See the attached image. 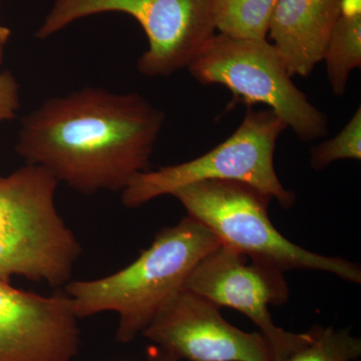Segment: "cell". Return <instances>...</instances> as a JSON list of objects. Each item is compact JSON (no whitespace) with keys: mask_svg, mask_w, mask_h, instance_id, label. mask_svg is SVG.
<instances>
[{"mask_svg":"<svg viewBox=\"0 0 361 361\" xmlns=\"http://www.w3.org/2000/svg\"><path fill=\"white\" fill-rule=\"evenodd\" d=\"M165 122V113L139 92L87 87L25 116L16 152L78 193H122L148 170Z\"/></svg>","mask_w":361,"mask_h":361,"instance_id":"cell-1","label":"cell"},{"mask_svg":"<svg viewBox=\"0 0 361 361\" xmlns=\"http://www.w3.org/2000/svg\"><path fill=\"white\" fill-rule=\"evenodd\" d=\"M221 245L211 230L188 215L157 233L152 245L132 264L99 279L70 281L65 291L78 318L104 311L118 313L116 339L128 343L184 289L202 259Z\"/></svg>","mask_w":361,"mask_h":361,"instance_id":"cell-2","label":"cell"},{"mask_svg":"<svg viewBox=\"0 0 361 361\" xmlns=\"http://www.w3.org/2000/svg\"><path fill=\"white\" fill-rule=\"evenodd\" d=\"M59 185L47 169L27 164L0 177V279L71 281L82 248L56 208Z\"/></svg>","mask_w":361,"mask_h":361,"instance_id":"cell-3","label":"cell"},{"mask_svg":"<svg viewBox=\"0 0 361 361\" xmlns=\"http://www.w3.org/2000/svg\"><path fill=\"white\" fill-rule=\"evenodd\" d=\"M188 215L206 226L223 245L251 260L288 271H323L345 281L361 283L360 266L338 257L306 250L285 238L268 215L272 199L236 180H203L172 194Z\"/></svg>","mask_w":361,"mask_h":361,"instance_id":"cell-4","label":"cell"},{"mask_svg":"<svg viewBox=\"0 0 361 361\" xmlns=\"http://www.w3.org/2000/svg\"><path fill=\"white\" fill-rule=\"evenodd\" d=\"M288 129L270 109L248 106L238 129L224 142L194 160L145 171L122 192L128 208L145 205L159 197L203 180H236L256 188L284 209L295 203V194L285 189L274 167L278 137Z\"/></svg>","mask_w":361,"mask_h":361,"instance_id":"cell-5","label":"cell"},{"mask_svg":"<svg viewBox=\"0 0 361 361\" xmlns=\"http://www.w3.org/2000/svg\"><path fill=\"white\" fill-rule=\"evenodd\" d=\"M188 71L202 85H220L248 106L265 104L304 142L329 135V118L292 80L279 51L267 39L214 35Z\"/></svg>","mask_w":361,"mask_h":361,"instance_id":"cell-6","label":"cell"},{"mask_svg":"<svg viewBox=\"0 0 361 361\" xmlns=\"http://www.w3.org/2000/svg\"><path fill=\"white\" fill-rule=\"evenodd\" d=\"M214 0H54L35 37L44 40L78 20L108 13L134 18L149 47L137 61L146 77H168L187 68L215 35Z\"/></svg>","mask_w":361,"mask_h":361,"instance_id":"cell-7","label":"cell"},{"mask_svg":"<svg viewBox=\"0 0 361 361\" xmlns=\"http://www.w3.org/2000/svg\"><path fill=\"white\" fill-rule=\"evenodd\" d=\"M221 245L202 259L184 289L198 294L218 307H230L246 315L269 342L277 361H283L314 339V329L295 334L277 326L270 306L286 303L289 289L283 271L252 260Z\"/></svg>","mask_w":361,"mask_h":361,"instance_id":"cell-8","label":"cell"},{"mask_svg":"<svg viewBox=\"0 0 361 361\" xmlns=\"http://www.w3.org/2000/svg\"><path fill=\"white\" fill-rule=\"evenodd\" d=\"M142 336L178 360L277 361L260 332L233 326L217 305L186 289L165 304Z\"/></svg>","mask_w":361,"mask_h":361,"instance_id":"cell-9","label":"cell"},{"mask_svg":"<svg viewBox=\"0 0 361 361\" xmlns=\"http://www.w3.org/2000/svg\"><path fill=\"white\" fill-rule=\"evenodd\" d=\"M78 319L65 290L39 295L0 279V361H73Z\"/></svg>","mask_w":361,"mask_h":361,"instance_id":"cell-10","label":"cell"},{"mask_svg":"<svg viewBox=\"0 0 361 361\" xmlns=\"http://www.w3.org/2000/svg\"><path fill=\"white\" fill-rule=\"evenodd\" d=\"M339 13V0H278L268 35L292 77H308L323 61Z\"/></svg>","mask_w":361,"mask_h":361,"instance_id":"cell-11","label":"cell"},{"mask_svg":"<svg viewBox=\"0 0 361 361\" xmlns=\"http://www.w3.org/2000/svg\"><path fill=\"white\" fill-rule=\"evenodd\" d=\"M327 78L334 96L343 97L351 73L361 66V14H339L325 51Z\"/></svg>","mask_w":361,"mask_h":361,"instance_id":"cell-12","label":"cell"},{"mask_svg":"<svg viewBox=\"0 0 361 361\" xmlns=\"http://www.w3.org/2000/svg\"><path fill=\"white\" fill-rule=\"evenodd\" d=\"M278 0H214L216 30L236 39H267Z\"/></svg>","mask_w":361,"mask_h":361,"instance_id":"cell-13","label":"cell"},{"mask_svg":"<svg viewBox=\"0 0 361 361\" xmlns=\"http://www.w3.org/2000/svg\"><path fill=\"white\" fill-rule=\"evenodd\" d=\"M361 355V339L348 329H314V339L283 361H355Z\"/></svg>","mask_w":361,"mask_h":361,"instance_id":"cell-14","label":"cell"},{"mask_svg":"<svg viewBox=\"0 0 361 361\" xmlns=\"http://www.w3.org/2000/svg\"><path fill=\"white\" fill-rule=\"evenodd\" d=\"M342 160H361L360 106L336 137L311 148L310 165L315 171H322Z\"/></svg>","mask_w":361,"mask_h":361,"instance_id":"cell-15","label":"cell"},{"mask_svg":"<svg viewBox=\"0 0 361 361\" xmlns=\"http://www.w3.org/2000/svg\"><path fill=\"white\" fill-rule=\"evenodd\" d=\"M20 106L18 80L9 71L0 73V125L16 118Z\"/></svg>","mask_w":361,"mask_h":361,"instance_id":"cell-16","label":"cell"},{"mask_svg":"<svg viewBox=\"0 0 361 361\" xmlns=\"http://www.w3.org/2000/svg\"><path fill=\"white\" fill-rule=\"evenodd\" d=\"M342 16H360L361 0H339Z\"/></svg>","mask_w":361,"mask_h":361,"instance_id":"cell-17","label":"cell"},{"mask_svg":"<svg viewBox=\"0 0 361 361\" xmlns=\"http://www.w3.org/2000/svg\"><path fill=\"white\" fill-rule=\"evenodd\" d=\"M11 28L0 23V68H1L2 63H4V51H6L7 42L11 39Z\"/></svg>","mask_w":361,"mask_h":361,"instance_id":"cell-18","label":"cell"},{"mask_svg":"<svg viewBox=\"0 0 361 361\" xmlns=\"http://www.w3.org/2000/svg\"><path fill=\"white\" fill-rule=\"evenodd\" d=\"M148 361H180L177 358L173 357L161 349L154 346L149 349L148 353Z\"/></svg>","mask_w":361,"mask_h":361,"instance_id":"cell-19","label":"cell"},{"mask_svg":"<svg viewBox=\"0 0 361 361\" xmlns=\"http://www.w3.org/2000/svg\"><path fill=\"white\" fill-rule=\"evenodd\" d=\"M0 4H1V0H0Z\"/></svg>","mask_w":361,"mask_h":361,"instance_id":"cell-20","label":"cell"}]
</instances>
